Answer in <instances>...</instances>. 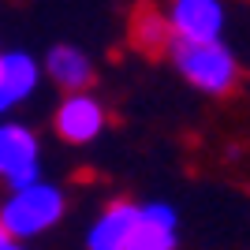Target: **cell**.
Returning a JSON list of instances; mask_svg holds the SVG:
<instances>
[{
	"mask_svg": "<svg viewBox=\"0 0 250 250\" xmlns=\"http://www.w3.org/2000/svg\"><path fill=\"white\" fill-rule=\"evenodd\" d=\"M0 60H4V52H0Z\"/></svg>",
	"mask_w": 250,
	"mask_h": 250,
	"instance_id": "cell-13",
	"label": "cell"
},
{
	"mask_svg": "<svg viewBox=\"0 0 250 250\" xmlns=\"http://www.w3.org/2000/svg\"><path fill=\"white\" fill-rule=\"evenodd\" d=\"M0 250H22V243L15 239V235H11L4 224H0Z\"/></svg>",
	"mask_w": 250,
	"mask_h": 250,
	"instance_id": "cell-12",
	"label": "cell"
},
{
	"mask_svg": "<svg viewBox=\"0 0 250 250\" xmlns=\"http://www.w3.org/2000/svg\"><path fill=\"white\" fill-rule=\"evenodd\" d=\"M172 60L183 71V79L194 83L198 90H206V94H228L235 86V79H239L235 56L217 38L213 42H176L172 45Z\"/></svg>",
	"mask_w": 250,
	"mask_h": 250,
	"instance_id": "cell-2",
	"label": "cell"
},
{
	"mask_svg": "<svg viewBox=\"0 0 250 250\" xmlns=\"http://www.w3.org/2000/svg\"><path fill=\"white\" fill-rule=\"evenodd\" d=\"M101 127H104L101 104L90 94H83V90H71V97L56 108V135H60L63 142H75V146L94 142V138L101 135Z\"/></svg>",
	"mask_w": 250,
	"mask_h": 250,
	"instance_id": "cell-4",
	"label": "cell"
},
{
	"mask_svg": "<svg viewBox=\"0 0 250 250\" xmlns=\"http://www.w3.org/2000/svg\"><path fill=\"white\" fill-rule=\"evenodd\" d=\"M172 30L179 42H213L220 34V4L217 0H176L172 4Z\"/></svg>",
	"mask_w": 250,
	"mask_h": 250,
	"instance_id": "cell-6",
	"label": "cell"
},
{
	"mask_svg": "<svg viewBox=\"0 0 250 250\" xmlns=\"http://www.w3.org/2000/svg\"><path fill=\"white\" fill-rule=\"evenodd\" d=\"M49 75L63 90H86L94 83V67H90V60L75 45H56L49 52Z\"/></svg>",
	"mask_w": 250,
	"mask_h": 250,
	"instance_id": "cell-9",
	"label": "cell"
},
{
	"mask_svg": "<svg viewBox=\"0 0 250 250\" xmlns=\"http://www.w3.org/2000/svg\"><path fill=\"white\" fill-rule=\"evenodd\" d=\"M63 217V190L52 183H30V187L11 190V198L0 206V224L15 235V239H34L49 231Z\"/></svg>",
	"mask_w": 250,
	"mask_h": 250,
	"instance_id": "cell-1",
	"label": "cell"
},
{
	"mask_svg": "<svg viewBox=\"0 0 250 250\" xmlns=\"http://www.w3.org/2000/svg\"><path fill=\"white\" fill-rule=\"evenodd\" d=\"M0 79L8 86L11 94L19 97H30L34 86H38V63L26 56V52H4V60H0Z\"/></svg>",
	"mask_w": 250,
	"mask_h": 250,
	"instance_id": "cell-10",
	"label": "cell"
},
{
	"mask_svg": "<svg viewBox=\"0 0 250 250\" xmlns=\"http://www.w3.org/2000/svg\"><path fill=\"white\" fill-rule=\"evenodd\" d=\"M127 250H176V213L168 206H142Z\"/></svg>",
	"mask_w": 250,
	"mask_h": 250,
	"instance_id": "cell-8",
	"label": "cell"
},
{
	"mask_svg": "<svg viewBox=\"0 0 250 250\" xmlns=\"http://www.w3.org/2000/svg\"><path fill=\"white\" fill-rule=\"evenodd\" d=\"M0 179L11 190L38 183V138L22 124H0Z\"/></svg>",
	"mask_w": 250,
	"mask_h": 250,
	"instance_id": "cell-3",
	"label": "cell"
},
{
	"mask_svg": "<svg viewBox=\"0 0 250 250\" xmlns=\"http://www.w3.org/2000/svg\"><path fill=\"white\" fill-rule=\"evenodd\" d=\"M127 38H131V45H135L142 56H153V60H157V56H165V52L172 49L176 30H172V19H168L157 4L142 0V4H135V11H131Z\"/></svg>",
	"mask_w": 250,
	"mask_h": 250,
	"instance_id": "cell-5",
	"label": "cell"
},
{
	"mask_svg": "<svg viewBox=\"0 0 250 250\" xmlns=\"http://www.w3.org/2000/svg\"><path fill=\"white\" fill-rule=\"evenodd\" d=\"M138 213H142V206H135V202H112L86 235L90 250H127V239L138 224Z\"/></svg>",
	"mask_w": 250,
	"mask_h": 250,
	"instance_id": "cell-7",
	"label": "cell"
},
{
	"mask_svg": "<svg viewBox=\"0 0 250 250\" xmlns=\"http://www.w3.org/2000/svg\"><path fill=\"white\" fill-rule=\"evenodd\" d=\"M11 104H19V97H15V94H11V90H8V86H4V79H0V116H4V112H8V108H11Z\"/></svg>",
	"mask_w": 250,
	"mask_h": 250,
	"instance_id": "cell-11",
	"label": "cell"
}]
</instances>
